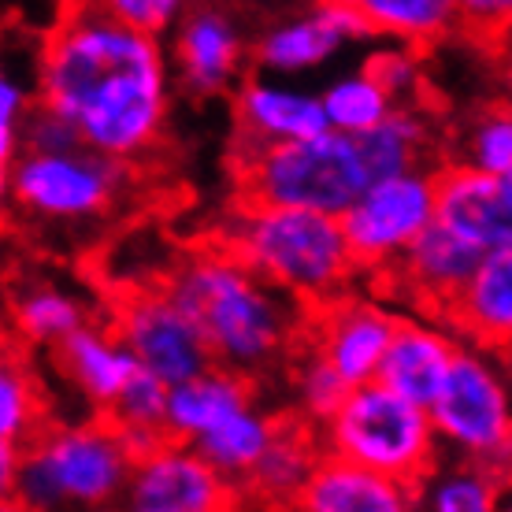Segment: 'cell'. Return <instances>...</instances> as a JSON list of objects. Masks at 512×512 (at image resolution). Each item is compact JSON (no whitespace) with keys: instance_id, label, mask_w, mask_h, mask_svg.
Segmentation results:
<instances>
[{"instance_id":"42","label":"cell","mask_w":512,"mask_h":512,"mask_svg":"<svg viewBox=\"0 0 512 512\" xmlns=\"http://www.w3.org/2000/svg\"><path fill=\"white\" fill-rule=\"evenodd\" d=\"M501 505H505V509H512V487H505V498H501Z\"/></svg>"},{"instance_id":"23","label":"cell","mask_w":512,"mask_h":512,"mask_svg":"<svg viewBox=\"0 0 512 512\" xmlns=\"http://www.w3.org/2000/svg\"><path fill=\"white\" fill-rule=\"evenodd\" d=\"M320 457L323 442L308 431V423H279V435L245 479L242 494L256 505H297Z\"/></svg>"},{"instance_id":"3","label":"cell","mask_w":512,"mask_h":512,"mask_svg":"<svg viewBox=\"0 0 512 512\" xmlns=\"http://www.w3.org/2000/svg\"><path fill=\"white\" fill-rule=\"evenodd\" d=\"M216 242L231 245L264 279L308 308L342 297L360 275L342 216L331 212L234 201Z\"/></svg>"},{"instance_id":"18","label":"cell","mask_w":512,"mask_h":512,"mask_svg":"<svg viewBox=\"0 0 512 512\" xmlns=\"http://www.w3.org/2000/svg\"><path fill=\"white\" fill-rule=\"evenodd\" d=\"M294 509L305 512H405L420 509V490L364 468L357 461L323 453Z\"/></svg>"},{"instance_id":"38","label":"cell","mask_w":512,"mask_h":512,"mask_svg":"<svg viewBox=\"0 0 512 512\" xmlns=\"http://www.w3.org/2000/svg\"><path fill=\"white\" fill-rule=\"evenodd\" d=\"M461 30L498 49L512 30V0H461Z\"/></svg>"},{"instance_id":"26","label":"cell","mask_w":512,"mask_h":512,"mask_svg":"<svg viewBox=\"0 0 512 512\" xmlns=\"http://www.w3.org/2000/svg\"><path fill=\"white\" fill-rule=\"evenodd\" d=\"M357 141L368 167H372V175L383 179V175L423 167L435 134H431V119L423 116V108H416V104H397L379 127L357 134Z\"/></svg>"},{"instance_id":"36","label":"cell","mask_w":512,"mask_h":512,"mask_svg":"<svg viewBox=\"0 0 512 512\" xmlns=\"http://www.w3.org/2000/svg\"><path fill=\"white\" fill-rule=\"evenodd\" d=\"M34 97L19 78L4 75L0 78V156L4 164L23 149V123L34 112Z\"/></svg>"},{"instance_id":"33","label":"cell","mask_w":512,"mask_h":512,"mask_svg":"<svg viewBox=\"0 0 512 512\" xmlns=\"http://www.w3.org/2000/svg\"><path fill=\"white\" fill-rule=\"evenodd\" d=\"M294 394H297V405H301V412H305V420L308 423H323L334 409H338V405H342V397L349 394V383L334 372L331 364H327L316 349H308V346H301V342H297Z\"/></svg>"},{"instance_id":"5","label":"cell","mask_w":512,"mask_h":512,"mask_svg":"<svg viewBox=\"0 0 512 512\" xmlns=\"http://www.w3.org/2000/svg\"><path fill=\"white\" fill-rule=\"evenodd\" d=\"M234 182L238 201L253 205L312 208L346 216V208L375 182L360 153V141L342 130H323L316 138L245 145L234 141Z\"/></svg>"},{"instance_id":"27","label":"cell","mask_w":512,"mask_h":512,"mask_svg":"<svg viewBox=\"0 0 512 512\" xmlns=\"http://www.w3.org/2000/svg\"><path fill=\"white\" fill-rule=\"evenodd\" d=\"M82 323H90L82 301H75L52 282H26L12 294V327L26 346L56 349Z\"/></svg>"},{"instance_id":"19","label":"cell","mask_w":512,"mask_h":512,"mask_svg":"<svg viewBox=\"0 0 512 512\" xmlns=\"http://www.w3.org/2000/svg\"><path fill=\"white\" fill-rule=\"evenodd\" d=\"M461 342L464 338L446 320H401L379 368V383L431 409V401L438 397L453 360L461 353Z\"/></svg>"},{"instance_id":"17","label":"cell","mask_w":512,"mask_h":512,"mask_svg":"<svg viewBox=\"0 0 512 512\" xmlns=\"http://www.w3.org/2000/svg\"><path fill=\"white\" fill-rule=\"evenodd\" d=\"M234 123H238L234 141H245V145L316 138L323 130H331L323 93H308L256 75L242 78V86L234 90Z\"/></svg>"},{"instance_id":"41","label":"cell","mask_w":512,"mask_h":512,"mask_svg":"<svg viewBox=\"0 0 512 512\" xmlns=\"http://www.w3.org/2000/svg\"><path fill=\"white\" fill-rule=\"evenodd\" d=\"M320 4H346V8H360L364 0H320Z\"/></svg>"},{"instance_id":"15","label":"cell","mask_w":512,"mask_h":512,"mask_svg":"<svg viewBox=\"0 0 512 512\" xmlns=\"http://www.w3.org/2000/svg\"><path fill=\"white\" fill-rule=\"evenodd\" d=\"M483 249L449 231L446 223H431L416 242L401 253L394 268L375 275L386 286H397V297H405L409 305L431 316H446L453 301L464 294V286L475 279V271L483 264Z\"/></svg>"},{"instance_id":"2","label":"cell","mask_w":512,"mask_h":512,"mask_svg":"<svg viewBox=\"0 0 512 512\" xmlns=\"http://www.w3.org/2000/svg\"><path fill=\"white\" fill-rule=\"evenodd\" d=\"M167 290L197 320L216 364L234 372L256 375L279 364L305 334V301L264 279L223 242L186 256L167 275Z\"/></svg>"},{"instance_id":"25","label":"cell","mask_w":512,"mask_h":512,"mask_svg":"<svg viewBox=\"0 0 512 512\" xmlns=\"http://www.w3.org/2000/svg\"><path fill=\"white\" fill-rule=\"evenodd\" d=\"M360 12L375 38L427 49L461 30V0H364Z\"/></svg>"},{"instance_id":"37","label":"cell","mask_w":512,"mask_h":512,"mask_svg":"<svg viewBox=\"0 0 512 512\" xmlns=\"http://www.w3.org/2000/svg\"><path fill=\"white\" fill-rule=\"evenodd\" d=\"M368 67L383 78L386 90L397 97V104H416V93H420V86H423V75H420V64H416V56H412L409 45L375 52L372 60H368Z\"/></svg>"},{"instance_id":"39","label":"cell","mask_w":512,"mask_h":512,"mask_svg":"<svg viewBox=\"0 0 512 512\" xmlns=\"http://www.w3.org/2000/svg\"><path fill=\"white\" fill-rule=\"evenodd\" d=\"M231 4H238L245 15H260V19H271V15L297 8L301 0H231Z\"/></svg>"},{"instance_id":"6","label":"cell","mask_w":512,"mask_h":512,"mask_svg":"<svg viewBox=\"0 0 512 512\" xmlns=\"http://www.w3.org/2000/svg\"><path fill=\"white\" fill-rule=\"evenodd\" d=\"M320 442L323 453L375 468L416 490L438 464L442 449L431 409L379 379L349 386L342 405L320 423Z\"/></svg>"},{"instance_id":"14","label":"cell","mask_w":512,"mask_h":512,"mask_svg":"<svg viewBox=\"0 0 512 512\" xmlns=\"http://www.w3.org/2000/svg\"><path fill=\"white\" fill-rule=\"evenodd\" d=\"M397 316L368 297H334L308 308L301 346L316 349L349 386L375 383L397 331Z\"/></svg>"},{"instance_id":"28","label":"cell","mask_w":512,"mask_h":512,"mask_svg":"<svg viewBox=\"0 0 512 512\" xmlns=\"http://www.w3.org/2000/svg\"><path fill=\"white\" fill-rule=\"evenodd\" d=\"M167 397H171V386L160 375L138 368L101 416L127 438L134 453H145L167 438Z\"/></svg>"},{"instance_id":"7","label":"cell","mask_w":512,"mask_h":512,"mask_svg":"<svg viewBox=\"0 0 512 512\" xmlns=\"http://www.w3.org/2000/svg\"><path fill=\"white\" fill-rule=\"evenodd\" d=\"M498 353L479 342H461L446 383L431 401V420L446 453L487 464L512 487V368L501 364Z\"/></svg>"},{"instance_id":"1","label":"cell","mask_w":512,"mask_h":512,"mask_svg":"<svg viewBox=\"0 0 512 512\" xmlns=\"http://www.w3.org/2000/svg\"><path fill=\"white\" fill-rule=\"evenodd\" d=\"M38 101L64 112L90 149L138 164L164 138L171 104L160 34L97 0H67L41 45Z\"/></svg>"},{"instance_id":"21","label":"cell","mask_w":512,"mask_h":512,"mask_svg":"<svg viewBox=\"0 0 512 512\" xmlns=\"http://www.w3.org/2000/svg\"><path fill=\"white\" fill-rule=\"evenodd\" d=\"M52 353H56L60 372L101 412L116 401L119 390L130 383V375L141 368L116 327H93V323H82L78 331H71Z\"/></svg>"},{"instance_id":"34","label":"cell","mask_w":512,"mask_h":512,"mask_svg":"<svg viewBox=\"0 0 512 512\" xmlns=\"http://www.w3.org/2000/svg\"><path fill=\"white\" fill-rule=\"evenodd\" d=\"M82 145H86L82 130L64 112H56L45 101L34 104L30 119L23 123V149H34V153H71V149H82Z\"/></svg>"},{"instance_id":"13","label":"cell","mask_w":512,"mask_h":512,"mask_svg":"<svg viewBox=\"0 0 512 512\" xmlns=\"http://www.w3.org/2000/svg\"><path fill=\"white\" fill-rule=\"evenodd\" d=\"M368 34H372V26L360 8L308 0V8L297 4L290 12L271 15L268 23L260 26L253 41V60L264 75H305L338 56L349 41H360Z\"/></svg>"},{"instance_id":"32","label":"cell","mask_w":512,"mask_h":512,"mask_svg":"<svg viewBox=\"0 0 512 512\" xmlns=\"http://www.w3.org/2000/svg\"><path fill=\"white\" fill-rule=\"evenodd\" d=\"M41 405L38 383L23 364H4L0 372V442L23 449L30 438L41 435Z\"/></svg>"},{"instance_id":"9","label":"cell","mask_w":512,"mask_h":512,"mask_svg":"<svg viewBox=\"0 0 512 512\" xmlns=\"http://www.w3.org/2000/svg\"><path fill=\"white\" fill-rule=\"evenodd\" d=\"M438 219V171L412 167L375 179L346 208L342 227L360 271L383 275Z\"/></svg>"},{"instance_id":"29","label":"cell","mask_w":512,"mask_h":512,"mask_svg":"<svg viewBox=\"0 0 512 512\" xmlns=\"http://www.w3.org/2000/svg\"><path fill=\"white\" fill-rule=\"evenodd\" d=\"M505 483L490 472L487 464L457 457L446 468H431L420 483V509L435 512H494L501 509Z\"/></svg>"},{"instance_id":"24","label":"cell","mask_w":512,"mask_h":512,"mask_svg":"<svg viewBox=\"0 0 512 512\" xmlns=\"http://www.w3.org/2000/svg\"><path fill=\"white\" fill-rule=\"evenodd\" d=\"M279 423L282 420L260 412L256 405H245V409L231 412L227 420H219L212 431H205L193 446L201 449L208 461L216 464L219 472L242 490L245 479L253 475L260 457L268 453V446L275 442V435H279Z\"/></svg>"},{"instance_id":"22","label":"cell","mask_w":512,"mask_h":512,"mask_svg":"<svg viewBox=\"0 0 512 512\" xmlns=\"http://www.w3.org/2000/svg\"><path fill=\"white\" fill-rule=\"evenodd\" d=\"M253 405V379L227 364H208L186 383L171 386L167 397V438L197 442L231 412Z\"/></svg>"},{"instance_id":"31","label":"cell","mask_w":512,"mask_h":512,"mask_svg":"<svg viewBox=\"0 0 512 512\" xmlns=\"http://www.w3.org/2000/svg\"><path fill=\"white\" fill-rule=\"evenodd\" d=\"M457 149H461L457 164L512 175V101L490 104L479 116L468 119V127L457 138Z\"/></svg>"},{"instance_id":"10","label":"cell","mask_w":512,"mask_h":512,"mask_svg":"<svg viewBox=\"0 0 512 512\" xmlns=\"http://www.w3.org/2000/svg\"><path fill=\"white\" fill-rule=\"evenodd\" d=\"M112 327L141 368L160 375L167 386L186 383L197 372H205L208 364H216L197 320L167 286L123 294L112 308Z\"/></svg>"},{"instance_id":"4","label":"cell","mask_w":512,"mask_h":512,"mask_svg":"<svg viewBox=\"0 0 512 512\" xmlns=\"http://www.w3.org/2000/svg\"><path fill=\"white\" fill-rule=\"evenodd\" d=\"M134 461L138 453L101 416L30 438L4 490L19 509H104L123 501Z\"/></svg>"},{"instance_id":"35","label":"cell","mask_w":512,"mask_h":512,"mask_svg":"<svg viewBox=\"0 0 512 512\" xmlns=\"http://www.w3.org/2000/svg\"><path fill=\"white\" fill-rule=\"evenodd\" d=\"M104 12H112L123 23L149 30V34H167L175 30L182 12L190 8L193 0H97Z\"/></svg>"},{"instance_id":"40","label":"cell","mask_w":512,"mask_h":512,"mask_svg":"<svg viewBox=\"0 0 512 512\" xmlns=\"http://www.w3.org/2000/svg\"><path fill=\"white\" fill-rule=\"evenodd\" d=\"M501 60H505V86H509V101H512V30L505 34V41L498 45Z\"/></svg>"},{"instance_id":"8","label":"cell","mask_w":512,"mask_h":512,"mask_svg":"<svg viewBox=\"0 0 512 512\" xmlns=\"http://www.w3.org/2000/svg\"><path fill=\"white\" fill-rule=\"evenodd\" d=\"M130 160L101 149L71 153H19L4 164L8 201L30 223H90L108 216L130 186Z\"/></svg>"},{"instance_id":"20","label":"cell","mask_w":512,"mask_h":512,"mask_svg":"<svg viewBox=\"0 0 512 512\" xmlns=\"http://www.w3.org/2000/svg\"><path fill=\"white\" fill-rule=\"evenodd\" d=\"M442 320L461 334L464 342L512 349V242L498 245L483 256L475 279L464 286V294L453 301Z\"/></svg>"},{"instance_id":"11","label":"cell","mask_w":512,"mask_h":512,"mask_svg":"<svg viewBox=\"0 0 512 512\" xmlns=\"http://www.w3.org/2000/svg\"><path fill=\"white\" fill-rule=\"evenodd\" d=\"M245 12L231 0H193L171 30V64L193 97H219L242 86L253 45L245 38Z\"/></svg>"},{"instance_id":"16","label":"cell","mask_w":512,"mask_h":512,"mask_svg":"<svg viewBox=\"0 0 512 512\" xmlns=\"http://www.w3.org/2000/svg\"><path fill=\"white\" fill-rule=\"evenodd\" d=\"M438 223L457 231L483 253L512 242V175L472 164L438 171Z\"/></svg>"},{"instance_id":"12","label":"cell","mask_w":512,"mask_h":512,"mask_svg":"<svg viewBox=\"0 0 512 512\" xmlns=\"http://www.w3.org/2000/svg\"><path fill=\"white\" fill-rule=\"evenodd\" d=\"M242 490L193 442L164 438L138 453L123 505L134 512H219L234 509Z\"/></svg>"},{"instance_id":"30","label":"cell","mask_w":512,"mask_h":512,"mask_svg":"<svg viewBox=\"0 0 512 512\" xmlns=\"http://www.w3.org/2000/svg\"><path fill=\"white\" fill-rule=\"evenodd\" d=\"M323 108H327V123L331 130L342 134H364V130L379 127L390 112L397 108V97L386 90V82L364 64L360 71L334 78L323 90Z\"/></svg>"}]
</instances>
